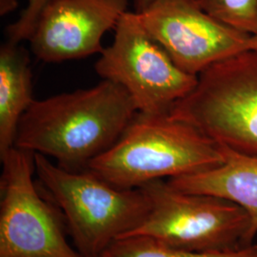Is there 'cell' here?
Instances as JSON below:
<instances>
[{"instance_id": "1", "label": "cell", "mask_w": 257, "mask_h": 257, "mask_svg": "<svg viewBox=\"0 0 257 257\" xmlns=\"http://www.w3.org/2000/svg\"><path fill=\"white\" fill-rule=\"evenodd\" d=\"M137 113L127 91L103 79L89 89L32 102L19 122L15 147L82 171L118 140Z\"/></svg>"}, {"instance_id": "2", "label": "cell", "mask_w": 257, "mask_h": 257, "mask_svg": "<svg viewBox=\"0 0 257 257\" xmlns=\"http://www.w3.org/2000/svg\"><path fill=\"white\" fill-rule=\"evenodd\" d=\"M223 146L169 114L138 112L118 140L86 170L120 189L193 175L220 165Z\"/></svg>"}, {"instance_id": "3", "label": "cell", "mask_w": 257, "mask_h": 257, "mask_svg": "<svg viewBox=\"0 0 257 257\" xmlns=\"http://www.w3.org/2000/svg\"><path fill=\"white\" fill-rule=\"evenodd\" d=\"M39 183L61 211L76 250L101 257L147 217L150 201L141 188L120 189L89 170L69 171L35 154Z\"/></svg>"}, {"instance_id": "4", "label": "cell", "mask_w": 257, "mask_h": 257, "mask_svg": "<svg viewBox=\"0 0 257 257\" xmlns=\"http://www.w3.org/2000/svg\"><path fill=\"white\" fill-rule=\"evenodd\" d=\"M169 115L238 154L257 157V52L231 55L203 71Z\"/></svg>"}, {"instance_id": "5", "label": "cell", "mask_w": 257, "mask_h": 257, "mask_svg": "<svg viewBox=\"0 0 257 257\" xmlns=\"http://www.w3.org/2000/svg\"><path fill=\"white\" fill-rule=\"evenodd\" d=\"M141 189L149 198L150 211L127 236H144L173 248L200 252H226L250 246L249 218L235 203L181 192L167 180L153 181Z\"/></svg>"}, {"instance_id": "6", "label": "cell", "mask_w": 257, "mask_h": 257, "mask_svg": "<svg viewBox=\"0 0 257 257\" xmlns=\"http://www.w3.org/2000/svg\"><path fill=\"white\" fill-rule=\"evenodd\" d=\"M114 40L103 49L94 69L104 80L123 87L138 112L169 114L192 92L197 76L177 67L148 34L136 12H126L114 28Z\"/></svg>"}, {"instance_id": "7", "label": "cell", "mask_w": 257, "mask_h": 257, "mask_svg": "<svg viewBox=\"0 0 257 257\" xmlns=\"http://www.w3.org/2000/svg\"><path fill=\"white\" fill-rule=\"evenodd\" d=\"M1 162L0 257H82L37 191L35 154L14 147Z\"/></svg>"}, {"instance_id": "8", "label": "cell", "mask_w": 257, "mask_h": 257, "mask_svg": "<svg viewBox=\"0 0 257 257\" xmlns=\"http://www.w3.org/2000/svg\"><path fill=\"white\" fill-rule=\"evenodd\" d=\"M137 14L148 34L187 74L197 76L248 51L250 36L212 18L197 0H156Z\"/></svg>"}, {"instance_id": "9", "label": "cell", "mask_w": 257, "mask_h": 257, "mask_svg": "<svg viewBox=\"0 0 257 257\" xmlns=\"http://www.w3.org/2000/svg\"><path fill=\"white\" fill-rule=\"evenodd\" d=\"M128 0H52L29 38L34 55L57 63L100 54L102 37L127 12Z\"/></svg>"}, {"instance_id": "10", "label": "cell", "mask_w": 257, "mask_h": 257, "mask_svg": "<svg viewBox=\"0 0 257 257\" xmlns=\"http://www.w3.org/2000/svg\"><path fill=\"white\" fill-rule=\"evenodd\" d=\"M223 155L220 165L167 182L181 192L213 195L240 206L249 218L248 242L252 245L257 235V157L238 154L225 146Z\"/></svg>"}, {"instance_id": "11", "label": "cell", "mask_w": 257, "mask_h": 257, "mask_svg": "<svg viewBox=\"0 0 257 257\" xmlns=\"http://www.w3.org/2000/svg\"><path fill=\"white\" fill-rule=\"evenodd\" d=\"M30 58L23 47L7 41L0 50V158L15 147L19 122L33 98Z\"/></svg>"}, {"instance_id": "12", "label": "cell", "mask_w": 257, "mask_h": 257, "mask_svg": "<svg viewBox=\"0 0 257 257\" xmlns=\"http://www.w3.org/2000/svg\"><path fill=\"white\" fill-rule=\"evenodd\" d=\"M101 257H257L256 245L226 252H200L173 248L144 236H127L114 241Z\"/></svg>"}, {"instance_id": "13", "label": "cell", "mask_w": 257, "mask_h": 257, "mask_svg": "<svg viewBox=\"0 0 257 257\" xmlns=\"http://www.w3.org/2000/svg\"><path fill=\"white\" fill-rule=\"evenodd\" d=\"M212 18L249 36L257 33V0H197Z\"/></svg>"}, {"instance_id": "14", "label": "cell", "mask_w": 257, "mask_h": 257, "mask_svg": "<svg viewBox=\"0 0 257 257\" xmlns=\"http://www.w3.org/2000/svg\"><path fill=\"white\" fill-rule=\"evenodd\" d=\"M52 0H28V5L19 19L7 28L8 41L19 44L23 40H29L41 11Z\"/></svg>"}, {"instance_id": "15", "label": "cell", "mask_w": 257, "mask_h": 257, "mask_svg": "<svg viewBox=\"0 0 257 257\" xmlns=\"http://www.w3.org/2000/svg\"><path fill=\"white\" fill-rule=\"evenodd\" d=\"M17 7L16 0H1V15H6Z\"/></svg>"}, {"instance_id": "16", "label": "cell", "mask_w": 257, "mask_h": 257, "mask_svg": "<svg viewBox=\"0 0 257 257\" xmlns=\"http://www.w3.org/2000/svg\"><path fill=\"white\" fill-rule=\"evenodd\" d=\"M156 0H135L136 13H141L148 9Z\"/></svg>"}, {"instance_id": "17", "label": "cell", "mask_w": 257, "mask_h": 257, "mask_svg": "<svg viewBox=\"0 0 257 257\" xmlns=\"http://www.w3.org/2000/svg\"><path fill=\"white\" fill-rule=\"evenodd\" d=\"M248 51L257 52V33L253 36H250L248 40Z\"/></svg>"}]
</instances>
